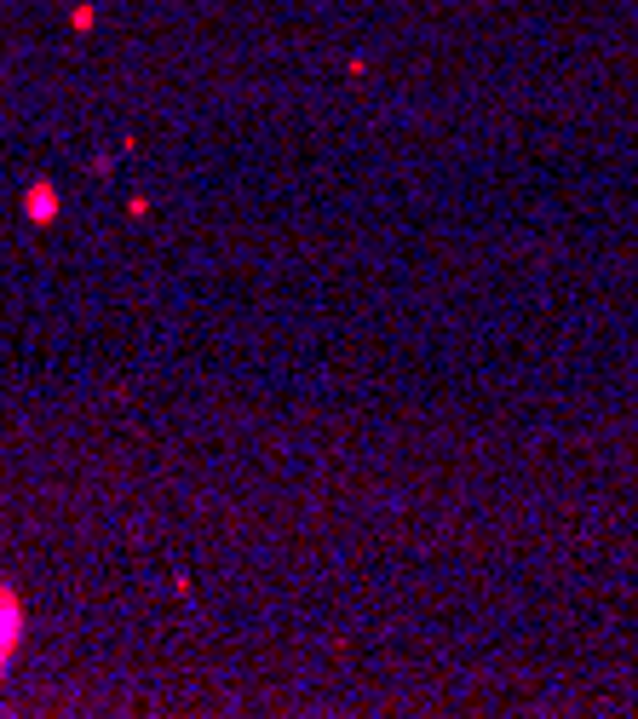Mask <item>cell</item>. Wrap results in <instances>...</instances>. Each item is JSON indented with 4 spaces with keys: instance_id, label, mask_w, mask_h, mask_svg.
<instances>
[{
    "instance_id": "6da1fadb",
    "label": "cell",
    "mask_w": 638,
    "mask_h": 719,
    "mask_svg": "<svg viewBox=\"0 0 638 719\" xmlns=\"http://www.w3.org/2000/svg\"><path fill=\"white\" fill-rule=\"evenodd\" d=\"M18 645H23V599L12 593V587H0V679H6V668H12Z\"/></svg>"
},
{
    "instance_id": "7a4b0ae2",
    "label": "cell",
    "mask_w": 638,
    "mask_h": 719,
    "mask_svg": "<svg viewBox=\"0 0 638 719\" xmlns=\"http://www.w3.org/2000/svg\"><path fill=\"white\" fill-rule=\"evenodd\" d=\"M58 208H64V202H58V190L46 185V179H35V185L23 190V219H29V225H52Z\"/></svg>"
},
{
    "instance_id": "3957f363",
    "label": "cell",
    "mask_w": 638,
    "mask_h": 719,
    "mask_svg": "<svg viewBox=\"0 0 638 719\" xmlns=\"http://www.w3.org/2000/svg\"><path fill=\"white\" fill-rule=\"evenodd\" d=\"M92 24H98V12H92L87 0H81V6H75V12H69V29H75V35H87Z\"/></svg>"
}]
</instances>
